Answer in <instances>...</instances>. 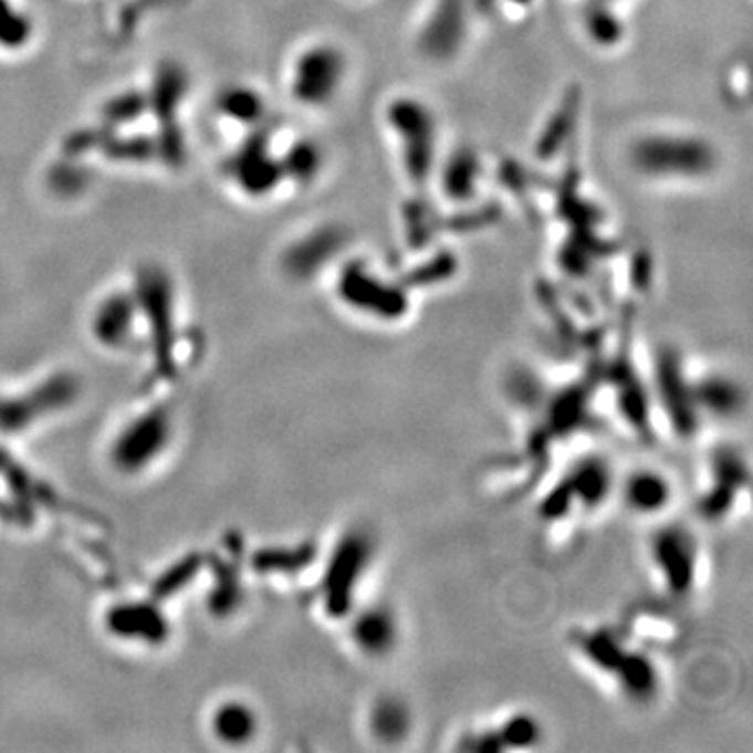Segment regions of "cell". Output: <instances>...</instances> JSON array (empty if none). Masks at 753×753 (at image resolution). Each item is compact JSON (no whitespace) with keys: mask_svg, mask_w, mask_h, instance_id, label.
<instances>
[{"mask_svg":"<svg viewBox=\"0 0 753 753\" xmlns=\"http://www.w3.org/2000/svg\"><path fill=\"white\" fill-rule=\"evenodd\" d=\"M576 651L584 663L618 687L630 701H651L659 691L653 659L628 645V637L611 628L582 630L576 637Z\"/></svg>","mask_w":753,"mask_h":753,"instance_id":"6da1fadb","label":"cell"},{"mask_svg":"<svg viewBox=\"0 0 753 753\" xmlns=\"http://www.w3.org/2000/svg\"><path fill=\"white\" fill-rule=\"evenodd\" d=\"M649 565L672 599H691L701 584L703 567L696 534L678 523L661 525L649 541Z\"/></svg>","mask_w":753,"mask_h":753,"instance_id":"7a4b0ae2","label":"cell"},{"mask_svg":"<svg viewBox=\"0 0 753 753\" xmlns=\"http://www.w3.org/2000/svg\"><path fill=\"white\" fill-rule=\"evenodd\" d=\"M630 155L640 175L663 180H696L710 175L715 166L714 149L696 136H647Z\"/></svg>","mask_w":753,"mask_h":753,"instance_id":"3957f363","label":"cell"},{"mask_svg":"<svg viewBox=\"0 0 753 753\" xmlns=\"http://www.w3.org/2000/svg\"><path fill=\"white\" fill-rule=\"evenodd\" d=\"M614 483V471L605 459L588 457L579 461L542 502L544 522H572L574 513L588 515L597 511L611 496Z\"/></svg>","mask_w":753,"mask_h":753,"instance_id":"277c9868","label":"cell"},{"mask_svg":"<svg viewBox=\"0 0 753 753\" xmlns=\"http://www.w3.org/2000/svg\"><path fill=\"white\" fill-rule=\"evenodd\" d=\"M346 76V59L331 44H312L291 61L290 88L295 103L321 109L337 97Z\"/></svg>","mask_w":753,"mask_h":753,"instance_id":"5b68a950","label":"cell"},{"mask_svg":"<svg viewBox=\"0 0 753 753\" xmlns=\"http://www.w3.org/2000/svg\"><path fill=\"white\" fill-rule=\"evenodd\" d=\"M391 130L398 136L405 168L412 180L426 182L433 168L436 149V122L423 103L415 98H400L387 112Z\"/></svg>","mask_w":753,"mask_h":753,"instance_id":"8992f818","label":"cell"},{"mask_svg":"<svg viewBox=\"0 0 753 753\" xmlns=\"http://www.w3.org/2000/svg\"><path fill=\"white\" fill-rule=\"evenodd\" d=\"M339 297L356 312L377 321H398L408 310V295L396 283H387L365 264H349L339 276Z\"/></svg>","mask_w":753,"mask_h":753,"instance_id":"52a82bcc","label":"cell"},{"mask_svg":"<svg viewBox=\"0 0 753 753\" xmlns=\"http://www.w3.org/2000/svg\"><path fill=\"white\" fill-rule=\"evenodd\" d=\"M375 557L373 536L363 530H352L339 544L328 576V611L333 616H346L354 609V600L360 590V582L367 576Z\"/></svg>","mask_w":753,"mask_h":753,"instance_id":"ba28073f","label":"cell"},{"mask_svg":"<svg viewBox=\"0 0 753 753\" xmlns=\"http://www.w3.org/2000/svg\"><path fill=\"white\" fill-rule=\"evenodd\" d=\"M747 464L733 448L715 450L708 463V475L701 482L699 511L708 522H724L733 513L739 492H747Z\"/></svg>","mask_w":753,"mask_h":753,"instance_id":"9c48e42d","label":"cell"},{"mask_svg":"<svg viewBox=\"0 0 753 753\" xmlns=\"http://www.w3.org/2000/svg\"><path fill=\"white\" fill-rule=\"evenodd\" d=\"M229 178L243 194L262 197L281 187V182L285 180V170L283 161L272 155L271 147L250 138L232 155Z\"/></svg>","mask_w":753,"mask_h":753,"instance_id":"30bf717a","label":"cell"},{"mask_svg":"<svg viewBox=\"0 0 753 753\" xmlns=\"http://www.w3.org/2000/svg\"><path fill=\"white\" fill-rule=\"evenodd\" d=\"M349 638L358 656L379 661L396 651L400 642V624L391 607L375 603L349 619Z\"/></svg>","mask_w":753,"mask_h":753,"instance_id":"8fae6325","label":"cell"},{"mask_svg":"<svg viewBox=\"0 0 753 753\" xmlns=\"http://www.w3.org/2000/svg\"><path fill=\"white\" fill-rule=\"evenodd\" d=\"M621 501L640 517H657L674 499V485L656 467H638L621 485Z\"/></svg>","mask_w":753,"mask_h":753,"instance_id":"7c38bea8","label":"cell"},{"mask_svg":"<svg viewBox=\"0 0 753 753\" xmlns=\"http://www.w3.org/2000/svg\"><path fill=\"white\" fill-rule=\"evenodd\" d=\"M463 32V0H440L423 34L427 53L433 57H450L461 44Z\"/></svg>","mask_w":753,"mask_h":753,"instance_id":"4fadbf2b","label":"cell"},{"mask_svg":"<svg viewBox=\"0 0 753 753\" xmlns=\"http://www.w3.org/2000/svg\"><path fill=\"white\" fill-rule=\"evenodd\" d=\"M36 39V20L25 0H0V53H21Z\"/></svg>","mask_w":753,"mask_h":753,"instance_id":"5bb4252c","label":"cell"},{"mask_svg":"<svg viewBox=\"0 0 753 753\" xmlns=\"http://www.w3.org/2000/svg\"><path fill=\"white\" fill-rule=\"evenodd\" d=\"M478 176H480L478 157L469 151H459L450 155V159L442 168V189L450 199L463 201L475 194Z\"/></svg>","mask_w":753,"mask_h":753,"instance_id":"9a60e30c","label":"cell"},{"mask_svg":"<svg viewBox=\"0 0 753 753\" xmlns=\"http://www.w3.org/2000/svg\"><path fill=\"white\" fill-rule=\"evenodd\" d=\"M410 726V715L396 699L377 701L370 714V733L379 741H400Z\"/></svg>","mask_w":753,"mask_h":753,"instance_id":"2e32d148","label":"cell"},{"mask_svg":"<svg viewBox=\"0 0 753 753\" xmlns=\"http://www.w3.org/2000/svg\"><path fill=\"white\" fill-rule=\"evenodd\" d=\"M222 114L231 122H239V124H258V119L264 116V101L262 97L248 86H234L231 91H227V95L222 97L220 103Z\"/></svg>","mask_w":753,"mask_h":753,"instance_id":"e0dca14e","label":"cell"},{"mask_svg":"<svg viewBox=\"0 0 753 753\" xmlns=\"http://www.w3.org/2000/svg\"><path fill=\"white\" fill-rule=\"evenodd\" d=\"M588 32H590L593 39L597 40L599 44H605V46L616 44L619 36H621V28H619L618 20L607 9H603V7H600L599 11L590 13V18H588Z\"/></svg>","mask_w":753,"mask_h":753,"instance_id":"ac0fdd59","label":"cell"},{"mask_svg":"<svg viewBox=\"0 0 753 753\" xmlns=\"http://www.w3.org/2000/svg\"><path fill=\"white\" fill-rule=\"evenodd\" d=\"M600 2H611V0H600Z\"/></svg>","mask_w":753,"mask_h":753,"instance_id":"d6986e66","label":"cell"}]
</instances>
